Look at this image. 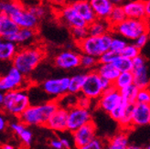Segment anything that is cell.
Returning <instances> with one entry per match:
<instances>
[{"instance_id":"6da1fadb","label":"cell","mask_w":150,"mask_h":149,"mask_svg":"<svg viewBox=\"0 0 150 149\" xmlns=\"http://www.w3.org/2000/svg\"><path fill=\"white\" fill-rule=\"evenodd\" d=\"M57 101H49L37 105H29L18 118L26 125L46 126L52 114L59 108Z\"/></svg>"},{"instance_id":"7a4b0ae2","label":"cell","mask_w":150,"mask_h":149,"mask_svg":"<svg viewBox=\"0 0 150 149\" xmlns=\"http://www.w3.org/2000/svg\"><path fill=\"white\" fill-rule=\"evenodd\" d=\"M44 51L38 47H27L18 50L12 59V66L24 75L30 74L44 59Z\"/></svg>"},{"instance_id":"3957f363","label":"cell","mask_w":150,"mask_h":149,"mask_svg":"<svg viewBox=\"0 0 150 149\" xmlns=\"http://www.w3.org/2000/svg\"><path fill=\"white\" fill-rule=\"evenodd\" d=\"M1 105L5 113L19 117L30 105V98L24 89H17L5 93V99Z\"/></svg>"},{"instance_id":"277c9868","label":"cell","mask_w":150,"mask_h":149,"mask_svg":"<svg viewBox=\"0 0 150 149\" xmlns=\"http://www.w3.org/2000/svg\"><path fill=\"white\" fill-rule=\"evenodd\" d=\"M114 36L108 32L100 37L88 36L83 40L77 43V47L83 54L99 58L103 52L111 49V43Z\"/></svg>"},{"instance_id":"5b68a950","label":"cell","mask_w":150,"mask_h":149,"mask_svg":"<svg viewBox=\"0 0 150 149\" xmlns=\"http://www.w3.org/2000/svg\"><path fill=\"white\" fill-rule=\"evenodd\" d=\"M112 31L127 40H134L139 36L148 32L149 25L146 19H136L126 18L117 26L112 28Z\"/></svg>"},{"instance_id":"8992f818","label":"cell","mask_w":150,"mask_h":149,"mask_svg":"<svg viewBox=\"0 0 150 149\" xmlns=\"http://www.w3.org/2000/svg\"><path fill=\"white\" fill-rule=\"evenodd\" d=\"M90 122H92V114L89 109L79 105H74L68 109V131L73 133Z\"/></svg>"},{"instance_id":"52a82bcc","label":"cell","mask_w":150,"mask_h":149,"mask_svg":"<svg viewBox=\"0 0 150 149\" xmlns=\"http://www.w3.org/2000/svg\"><path fill=\"white\" fill-rule=\"evenodd\" d=\"M103 92L104 90L102 84V77L96 71V70L91 71L87 73L83 87L81 92V94L91 100H96L101 97Z\"/></svg>"},{"instance_id":"ba28073f","label":"cell","mask_w":150,"mask_h":149,"mask_svg":"<svg viewBox=\"0 0 150 149\" xmlns=\"http://www.w3.org/2000/svg\"><path fill=\"white\" fill-rule=\"evenodd\" d=\"M70 84V77L50 78L43 81L41 85L42 91L50 97L59 98L68 93Z\"/></svg>"},{"instance_id":"9c48e42d","label":"cell","mask_w":150,"mask_h":149,"mask_svg":"<svg viewBox=\"0 0 150 149\" xmlns=\"http://www.w3.org/2000/svg\"><path fill=\"white\" fill-rule=\"evenodd\" d=\"M24 76V74L14 66L10 67L7 72L0 79V90L6 93L17 89H23L22 87L25 83Z\"/></svg>"},{"instance_id":"30bf717a","label":"cell","mask_w":150,"mask_h":149,"mask_svg":"<svg viewBox=\"0 0 150 149\" xmlns=\"http://www.w3.org/2000/svg\"><path fill=\"white\" fill-rule=\"evenodd\" d=\"M133 73H134V83L139 89L146 88L149 85L150 78L148 76L147 68L146 64V59L138 55L133 59Z\"/></svg>"},{"instance_id":"8fae6325","label":"cell","mask_w":150,"mask_h":149,"mask_svg":"<svg viewBox=\"0 0 150 149\" xmlns=\"http://www.w3.org/2000/svg\"><path fill=\"white\" fill-rule=\"evenodd\" d=\"M122 100L123 98L120 90L115 86H112L104 91L98 99V106L105 113L110 114L117 105H119Z\"/></svg>"},{"instance_id":"7c38bea8","label":"cell","mask_w":150,"mask_h":149,"mask_svg":"<svg viewBox=\"0 0 150 149\" xmlns=\"http://www.w3.org/2000/svg\"><path fill=\"white\" fill-rule=\"evenodd\" d=\"M72 136L75 146L76 148H80L91 143L96 138V126L92 121L73 132Z\"/></svg>"},{"instance_id":"4fadbf2b","label":"cell","mask_w":150,"mask_h":149,"mask_svg":"<svg viewBox=\"0 0 150 149\" xmlns=\"http://www.w3.org/2000/svg\"><path fill=\"white\" fill-rule=\"evenodd\" d=\"M81 55L72 50H65L54 58V64L62 70H71L81 66Z\"/></svg>"},{"instance_id":"5bb4252c","label":"cell","mask_w":150,"mask_h":149,"mask_svg":"<svg viewBox=\"0 0 150 149\" xmlns=\"http://www.w3.org/2000/svg\"><path fill=\"white\" fill-rule=\"evenodd\" d=\"M9 17H11V18L16 22L20 28L35 29L39 24V18L28 8H26L24 6H22L19 9H18Z\"/></svg>"},{"instance_id":"9a60e30c","label":"cell","mask_w":150,"mask_h":149,"mask_svg":"<svg viewBox=\"0 0 150 149\" xmlns=\"http://www.w3.org/2000/svg\"><path fill=\"white\" fill-rule=\"evenodd\" d=\"M59 18L62 23L71 28L79 27H87L88 23L82 18L71 5L65 6L59 12Z\"/></svg>"},{"instance_id":"2e32d148","label":"cell","mask_w":150,"mask_h":149,"mask_svg":"<svg viewBox=\"0 0 150 149\" xmlns=\"http://www.w3.org/2000/svg\"><path fill=\"white\" fill-rule=\"evenodd\" d=\"M67 124H68V109L59 106L50 117L46 127L54 131L63 132L67 130Z\"/></svg>"},{"instance_id":"e0dca14e","label":"cell","mask_w":150,"mask_h":149,"mask_svg":"<svg viewBox=\"0 0 150 149\" xmlns=\"http://www.w3.org/2000/svg\"><path fill=\"white\" fill-rule=\"evenodd\" d=\"M150 124V104L136 102L133 110V126Z\"/></svg>"},{"instance_id":"ac0fdd59","label":"cell","mask_w":150,"mask_h":149,"mask_svg":"<svg viewBox=\"0 0 150 149\" xmlns=\"http://www.w3.org/2000/svg\"><path fill=\"white\" fill-rule=\"evenodd\" d=\"M123 6L127 18L136 19L147 18L146 2L141 1V0H131V1L126 2Z\"/></svg>"},{"instance_id":"d6986e66","label":"cell","mask_w":150,"mask_h":149,"mask_svg":"<svg viewBox=\"0 0 150 149\" xmlns=\"http://www.w3.org/2000/svg\"><path fill=\"white\" fill-rule=\"evenodd\" d=\"M19 28H20L11 18V17L6 14L1 13L0 15V36L2 37V39H9L11 36L18 31Z\"/></svg>"},{"instance_id":"ffe728a7","label":"cell","mask_w":150,"mask_h":149,"mask_svg":"<svg viewBox=\"0 0 150 149\" xmlns=\"http://www.w3.org/2000/svg\"><path fill=\"white\" fill-rule=\"evenodd\" d=\"M71 5L88 24L92 23L97 18L92 5L90 3V0L89 1L88 0H78V1L71 3Z\"/></svg>"},{"instance_id":"44dd1931","label":"cell","mask_w":150,"mask_h":149,"mask_svg":"<svg viewBox=\"0 0 150 149\" xmlns=\"http://www.w3.org/2000/svg\"><path fill=\"white\" fill-rule=\"evenodd\" d=\"M97 18L107 19L114 8L115 4L111 0H90Z\"/></svg>"},{"instance_id":"7402d4cb","label":"cell","mask_w":150,"mask_h":149,"mask_svg":"<svg viewBox=\"0 0 150 149\" xmlns=\"http://www.w3.org/2000/svg\"><path fill=\"white\" fill-rule=\"evenodd\" d=\"M10 128L17 136H18V137L22 141V143L25 145L29 146L31 145L33 135L31 131L27 128V126L24 123H22L21 121L13 122L10 124Z\"/></svg>"},{"instance_id":"603a6c76","label":"cell","mask_w":150,"mask_h":149,"mask_svg":"<svg viewBox=\"0 0 150 149\" xmlns=\"http://www.w3.org/2000/svg\"><path fill=\"white\" fill-rule=\"evenodd\" d=\"M87 28H88L89 36L100 37L110 32L109 29H112V27L109 24L107 19L96 18L93 22L88 24Z\"/></svg>"},{"instance_id":"cb8c5ba5","label":"cell","mask_w":150,"mask_h":149,"mask_svg":"<svg viewBox=\"0 0 150 149\" xmlns=\"http://www.w3.org/2000/svg\"><path fill=\"white\" fill-rule=\"evenodd\" d=\"M18 50L17 43L4 39L0 41V59L2 61H12Z\"/></svg>"},{"instance_id":"d4e9b609","label":"cell","mask_w":150,"mask_h":149,"mask_svg":"<svg viewBox=\"0 0 150 149\" xmlns=\"http://www.w3.org/2000/svg\"><path fill=\"white\" fill-rule=\"evenodd\" d=\"M95 70L101 77L111 81L112 83H114L120 74V71L112 63H99Z\"/></svg>"},{"instance_id":"484cf974","label":"cell","mask_w":150,"mask_h":149,"mask_svg":"<svg viewBox=\"0 0 150 149\" xmlns=\"http://www.w3.org/2000/svg\"><path fill=\"white\" fill-rule=\"evenodd\" d=\"M35 38V29L32 28H19L18 31L11 36L7 40L13 41L17 44H24L31 41Z\"/></svg>"},{"instance_id":"4316f807","label":"cell","mask_w":150,"mask_h":149,"mask_svg":"<svg viewBox=\"0 0 150 149\" xmlns=\"http://www.w3.org/2000/svg\"><path fill=\"white\" fill-rule=\"evenodd\" d=\"M128 144V136L125 133H119L112 136L104 145V149H126Z\"/></svg>"},{"instance_id":"83f0119b","label":"cell","mask_w":150,"mask_h":149,"mask_svg":"<svg viewBox=\"0 0 150 149\" xmlns=\"http://www.w3.org/2000/svg\"><path fill=\"white\" fill-rule=\"evenodd\" d=\"M86 79V74L84 73H78L76 75L70 77V84H69V91L70 94H77L81 92V89L83 87L84 81Z\"/></svg>"},{"instance_id":"f1b7e54d","label":"cell","mask_w":150,"mask_h":149,"mask_svg":"<svg viewBox=\"0 0 150 149\" xmlns=\"http://www.w3.org/2000/svg\"><path fill=\"white\" fill-rule=\"evenodd\" d=\"M126 15L124 9V6H115L112 8L109 18H107L109 24L112 28H114L123 22L126 18Z\"/></svg>"},{"instance_id":"f546056e","label":"cell","mask_w":150,"mask_h":149,"mask_svg":"<svg viewBox=\"0 0 150 149\" xmlns=\"http://www.w3.org/2000/svg\"><path fill=\"white\" fill-rule=\"evenodd\" d=\"M134 83V73L133 71H124L120 72L116 80L114 81V86L121 90V89L127 87Z\"/></svg>"},{"instance_id":"4dcf8cb0","label":"cell","mask_w":150,"mask_h":149,"mask_svg":"<svg viewBox=\"0 0 150 149\" xmlns=\"http://www.w3.org/2000/svg\"><path fill=\"white\" fill-rule=\"evenodd\" d=\"M138 91H139V88L134 83H133L129 86L121 89L120 93H121L123 100L126 101L129 103H136Z\"/></svg>"},{"instance_id":"1f68e13d","label":"cell","mask_w":150,"mask_h":149,"mask_svg":"<svg viewBox=\"0 0 150 149\" xmlns=\"http://www.w3.org/2000/svg\"><path fill=\"white\" fill-rule=\"evenodd\" d=\"M23 6L18 1H13V0H5V1H1L0 3V11L1 13L6 14L8 16H11L13 13L16 12L18 9Z\"/></svg>"},{"instance_id":"d6a6232c","label":"cell","mask_w":150,"mask_h":149,"mask_svg":"<svg viewBox=\"0 0 150 149\" xmlns=\"http://www.w3.org/2000/svg\"><path fill=\"white\" fill-rule=\"evenodd\" d=\"M115 67L116 69L120 71V72H124V71H133V59L125 58L120 55L118 57V59L116 61L112 63Z\"/></svg>"},{"instance_id":"836d02e7","label":"cell","mask_w":150,"mask_h":149,"mask_svg":"<svg viewBox=\"0 0 150 149\" xmlns=\"http://www.w3.org/2000/svg\"><path fill=\"white\" fill-rule=\"evenodd\" d=\"M134 103H129L126 107V110L123 117L121 118L118 123L122 128H128L130 126H133V110H134Z\"/></svg>"},{"instance_id":"e575fe53","label":"cell","mask_w":150,"mask_h":149,"mask_svg":"<svg viewBox=\"0 0 150 149\" xmlns=\"http://www.w3.org/2000/svg\"><path fill=\"white\" fill-rule=\"evenodd\" d=\"M99 64V59L98 58L93 57L92 55L83 54L81 53V67L83 69H96V67Z\"/></svg>"},{"instance_id":"d590c367","label":"cell","mask_w":150,"mask_h":149,"mask_svg":"<svg viewBox=\"0 0 150 149\" xmlns=\"http://www.w3.org/2000/svg\"><path fill=\"white\" fill-rule=\"evenodd\" d=\"M128 104H129V102H127L125 101V100H122V102H120L119 105H117V106L109 114L112 120H115V121H116V122H119L120 120H121V118L123 117V115H124V114H125V110H126V107L128 106Z\"/></svg>"},{"instance_id":"8d00e7d4","label":"cell","mask_w":150,"mask_h":149,"mask_svg":"<svg viewBox=\"0 0 150 149\" xmlns=\"http://www.w3.org/2000/svg\"><path fill=\"white\" fill-rule=\"evenodd\" d=\"M71 37L74 40V41L76 42V44L81 40H83L85 38H87L89 36L87 27L72 28H71Z\"/></svg>"},{"instance_id":"74e56055","label":"cell","mask_w":150,"mask_h":149,"mask_svg":"<svg viewBox=\"0 0 150 149\" xmlns=\"http://www.w3.org/2000/svg\"><path fill=\"white\" fill-rule=\"evenodd\" d=\"M120 55L133 59L136 57H137L138 55H140V49H138L134 43L127 44V46L123 49V51L120 53Z\"/></svg>"},{"instance_id":"f35d334b","label":"cell","mask_w":150,"mask_h":149,"mask_svg":"<svg viewBox=\"0 0 150 149\" xmlns=\"http://www.w3.org/2000/svg\"><path fill=\"white\" fill-rule=\"evenodd\" d=\"M119 56L120 54L118 52L109 49L105 52H103V53L98 58L99 63H114L118 59Z\"/></svg>"},{"instance_id":"ab89813d","label":"cell","mask_w":150,"mask_h":149,"mask_svg":"<svg viewBox=\"0 0 150 149\" xmlns=\"http://www.w3.org/2000/svg\"><path fill=\"white\" fill-rule=\"evenodd\" d=\"M127 41L125 40V38H115L114 37L112 38V43H111V49L112 50L114 51H116L120 54L121 52L123 51V49L127 46Z\"/></svg>"},{"instance_id":"60d3db41","label":"cell","mask_w":150,"mask_h":149,"mask_svg":"<svg viewBox=\"0 0 150 149\" xmlns=\"http://www.w3.org/2000/svg\"><path fill=\"white\" fill-rule=\"evenodd\" d=\"M136 102L150 104V89L148 87L139 89Z\"/></svg>"},{"instance_id":"b9f144b4","label":"cell","mask_w":150,"mask_h":149,"mask_svg":"<svg viewBox=\"0 0 150 149\" xmlns=\"http://www.w3.org/2000/svg\"><path fill=\"white\" fill-rule=\"evenodd\" d=\"M26 8H28L31 13H33L39 19L43 18L45 16V14H46V10H45L44 7L39 5H32L28 7H26Z\"/></svg>"},{"instance_id":"7bdbcfd3","label":"cell","mask_w":150,"mask_h":149,"mask_svg":"<svg viewBox=\"0 0 150 149\" xmlns=\"http://www.w3.org/2000/svg\"><path fill=\"white\" fill-rule=\"evenodd\" d=\"M104 145H105L102 142V140H100L98 138H95L91 143H89V144L81 146L80 148H77V149H104Z\"/></svg>"},{"instance_id":"ee69618b","label":"cell","mask_w":150,"mask_h":149,"mask_svg":"<svg viewBox=\"0 0 150 149\" xmlns=\"http://www.w3.org/2000/svg\"><path fill=\"white\" fill-rule=\"evenodd\" d=\"M148 39H149V37H148V32L147 33H145V34H142L141 36H139L137 40H134V44L136 45L138 49H142L143 47H145V45L147 43L148 41Z\"/></svg>"},{"instance_id":"f6af8a7d","label":"cell","mask_w":150,"mask_h":149,"mask_svg":"<svg viewBox=\"0 0 150 149\" xmlns=\"http://www.w3.org/2000/svg\"><path fill=\"white\" fill-rule=\"evenodd\" d=\"M90 102H91V99L88 98V97H86V96H84V95H82L81 97H80V98L78 99L77 105L89 109Z\"/></svg>"},{"instance_id":"bcb514c9","label":"cell","mask_w":150,"mask_h":149,"mask_svg":"<svg viewBox=\"0 0 150 149\" xmlns=\"http://www.w3.org/2000/svg\"><path fill=\"white\" fill-rule=\"evenodd\" d=\"M50 145H51L52 147L55 148V149H62V148L64 147L63 145H62V140H58V139H53V140H51Z\"/></svg>"},{"instance_id":"7dc6e473","label":"cell","mask_w":150,"mask_h":149,"mask_svg":"<svg viewBox=\"0 0 150 149\" xmlns=\"http://www.w3.org/2000/svg\"><path fill=\"white\" fill-rule=\"evenodd\" d=\"M6 125V119L3 116H0V130H1V131L5 130Z\"/></svg>"},{"instance_id":"c3c4849f","label":"cell","mask_w":150,"mask_h":149,"mask_svg":"<svg viewBox=\"0 0 150 149\" xmlns=\"http://www.w3.org/2000/svg\"><path fill=\"white\" fill-rule=\"evenodd\" d=\"M146 11L147 18H150V0H147L146 2Z\"/></svg>"},{"instance_id":"681fc988","label":"cell","mask_w":150,"mask_h":149,"mask_svg":"<svg viewBox=\"0 0 150 149\" xmlns=\"http://www.w3.org/2000/svg\"><path fill=\"white\" fill-rule=\"evenodd\" d=\"M62 145L65 148H70L71 147V144H70V141L66 138H62Z\"/></svg>"},{"instance_id":"f907efd6","label":"cell","mask_w":150,"mask_h":149,"mask_svg":"<svg viewBox=\"0 0 150 149\" xmlns=\"http://www.w3.org/2000/svg\"><path fill=\"white\" fill-rule=\"evenodd\" d=\"M126 149H146V148H143L142 146H138V145H128V146H127Z\"/></svg>"},{"instance_id":"816d5d0a","label":"cell","mask_w":150,"mask_h":149,"mask_svg":"<svg viewBox=\"0 0 150 149\" xmlns=\"http://www.w3.org/2000/svg\"><path fill=\"white\" fill-rule=\"evenodd\" d=\"M1 149H15L11 145H8V144H5L1 146Z\"/></svg>"},{"instance_id":"f5cc1de1","label":"cell","mask_w":150,"mask_h":149,"mask_svg":"<svg viewBox=\"0 0 150 149\" xmlns=\"http://www.w3.org/2000/svg\"><path fill=\"white\" fill-rule=\"evenodd\" d=\"M4 99H5V93H0V103H3L4 102Z\"/></svg>"},{"instance_id":"db71d44e","label":"cell","mask_w":150,"mask_h":149,"mask_svg":"<svg viewBox=\"0 0 150 149\" xmlns=\"http://www.w3.org/2000/svg\"><path fill=\"white\" fill-rule=\"evenodd\" d=\"M111 1L114 3V4H115V3H119V2H121L122 0H111Z\"/></svg>"},{"instance_id":"11a10c76","label":"cell","mask_w":150,"mask_h":149,"mask_svg":"<svg viewBox=\"0 0 150 149\" xmlns=\"http://www.w3.org/2000/svg\"><path fill=\"white\" fill-rule=\"evenodd\" d=\"M146 149H150V145H148V146H147V147H146Z\"/></svg>"},{"instance_id":"9f6ffc18","label":"cell","mask_w":150,"mask_h":149,"mask_svg":"<svg viewBox=\"0 0 150 149\" xmlns=\"http://www.w3.org/2000/svg\"><path fill=\"white\" fill-rule=\"evenodd\" d=\"M141 1H143V2H146L147 0H141Z\"/></svg>"}]
</instances>
